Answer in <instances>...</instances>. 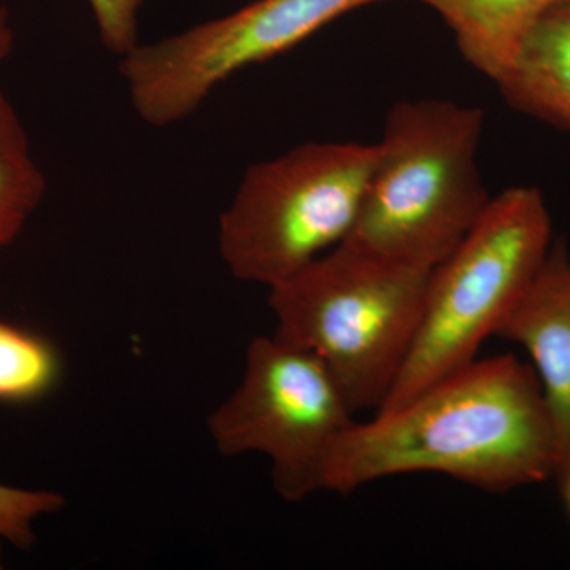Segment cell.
I'll list each match as a JSON object with an SVG mask.
<instances>
[{"instance_id":"cell-1","label":"cell","mask_w":570,"mask_h":570,"mask_svg":"<svg viewBox=\"0 0 570 570\" xmlns=\"http://www.w3.org/2000/svg\"><path fill=\"white\" fill-rule=\"evenodd\" d=\"M558 442L530 363H468L336 439L321 490L348 494L377 480L436 472L490 493L557 475Z\"/></svg>"},{"instance_id":"cell-2","label":"cell","mask_w":570,"mask_h":570,"mask_svg":"<svg viewBox=\"0 0 570 570\" xmlns=\"http://www.w3.org/2000/svg\"><path fill=\"white\" fill-rule=\"evenodd\" d=\"M485 115L449 100L390 108L365 202L347 245L385 261L436 268L491 198L478 164Z\"/></svg>"},{"instance_id":"cell-3","label":"cell","mask_w":570,"mask_h":570,"mask_svg":"<svg viewBox=\"0 0 570 570\" xmlns=\"http://www.w3.org/2000/svg\"><path fill=\"white\" fill-rule=\"evenodd\" d=\"M431 272L341 243L268 288L275 335L316 355L354 412L379 411L414 344Z\"/></svg>"},{"instance_id":"cell-4","label":"cell","mask_w":570,"mask_h":570,"mask_svg":"<svg viewBox=\"0 0 570 570\" xmlns=\"http://www.w3.org/2000/svg\"><path fill=\"white\" fill-rule=\"evenodd\" d=\"M551 249V216L535 187H510L491 198L466 238L433 268L417 335L381 409L478 358L528 291Z\"/></svg>"},{"instance_id":"cell-5","label":"cell","mask_w":570,"mask_h":570,"mask_svg":"<svg viewBox=\"0 0 570 570\" xmlns=\"http://www.w3.org/2000/svg\"><path fill=\"white\" fill-rule=\"evenodd\" d=\"M376 159L377 142L311 141L247 168L219 219L230 275L272 288L346 242Z\"/></svg>"},{"instance_id":"cell-6","label":"cell","mask_w":570,"mask_h":570,"mask_svg":"<svg viewBox=\"0 0 570 570\" xmlns=\"http://www.w3.org/2000/svg\"><path fill=\"white\" fill-rule=\"evenodd\" d=\"M354 409L316 355L276 335L246 351L238 387L209 414V436L224 456L261 453L273 487L288 502L321 491L322 471Z\"/></svg>"},{"instance_id":"cell-7","label":"cell","mask_w":570,"mask_h":570,"mask_svg":"<svg viewBox=\"0 0 570 570\" xmlns=\"http://www.w3.org/2000/svg\"><path fill=\"white\" fill-rule=\"evenodd\" d=\"M385 0H255L151 43L119 62L127 94L142 122L168 127L190 118L238 71L284 55L360 7Z\"/></svg>"},{"instance_id":"cell-8","label":"cell","mask_w":570,"mask_h":570,"mask_svg":"<svg viewBox=\"0 0 570 570\" xmlns=\"http://www.w3.org/2000/svg\"><path fill=\"white\" fill-rule=\"evenodd\" d=\"M498 336L530 355L557 433L558 475L570 468V257L564 246H551Z\"/></svg>"},{"instance_id":"cell-9","label":"cell","mask_w":570,"mask_h":570,"mask_svg":"<svg viewBox=\"0 0 570 570\" xmlns=\"http://www.w3.org/2000/svg\"><path fill=\"white\" fill-rule=\"evenodd\" d=\"M497 86L517 111L570 134V0L538 22Z\"/></svg>"},{"instance_id":"cell-10","label":"cell","mask_w":570,"mask_h":570,"mask_svg":"<svg viewBox=\"0 0 570 570\" xmlns=\"http://www.w3.org/2000/svg\"><path fill=\"white\" fill-rule=\"evenodd\" d=\"M449 26L464 61L494 85L549 11L569 0H417Z\"/></svg>"},{"instance_id":"cell-11","label":"cell","mask_w":570,"mask_h":570,"mask_svg":"<svg viewBox=\"0 0 570 570\" xmlns=\"http://www.w3.org/2000/svg\"><path fill=\"white\" fill-rule=\"evenodd\" d=\"M47 193L17 108L0 85V255L13 245Z\"/></svg>"},{"instance_id":"cell-12","label":"cell","mask_w":570,"mask_h":570,"mask_svg":"<svg viewBox=\"0 0 570 570\" xmlns=\"http://www.w3.org/2000/svg\"><path fill=\"white\" fill-rule=\"evenodd\" d=\"M61 374V358L45 337L0 321V403L40 400Z\"/></svg>"},{"instance_id":"cell-13","label":"cell","mask_w":570,"mask_h":570,"mask_svg":"<svg viewBox=\"0 0 570 570\" xmlns=\"http://www.w3.org/2000/svg\"><path fill=\"white\" fill-rule=\"evenodd\" d=\"M63 504L66 499L56 491L17 489L0 483V538L18 549H31L36 542V521L59 512Z\"/></svg>"},{"instance_id":"cell-14","label":"cell","mask_w":570,"mask_h":570,"mask_svg":"<svg viewBox=\"0 0 570 570\" xmlns=\"http://www.w3.org/2000/svg\"><path fill=\"white\" fill-rule=\"evenodd\" d=\"M146 0H88L100 41L112 55L122 58L138 41V17Z\"/></svg>"},{"instance_id":"cell-15","label":"cell","mask_w":570,"mask_h":570,"mask_svg":"<svg viewBox=\"0 0 570 570\" xmlns=\"http://www.w3.org/2000/svg\"><path fill=\"white\" fill-rule=\"evenodd\" d=\"M14 48V31L11 28L9 10L0 2V63L10 58Z\"/></svg>"},{"instance_id":"cell-16","label":"cell","mask_w":570,"mask_h":570,"mask_svg":"<svg viewBox=\"0 0 570 570\" xmlns=\"http://www.w3.org/2000/svg\"><path fill=\"white\" fill-rule=\"evenodd\" d=\"M557 479L560 482L562 504H564L566 512H568L570 519V468L560 472Z\"/></svg>"},{"instance_id":"cell-17","label":"cell","mask_w":570,"mask_h":570,"mask_svg":"<svg viewBox=\"0 0 570 570\" xmlns=\"http://www.w3.org/2000/svg\"><path fill=\"white\" fill-rule=\"evenodd\" d=\"M6 542L2 538H0V569H2V543Z\"/></svg>"}]
</instances>
